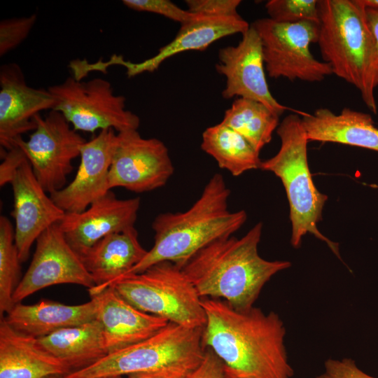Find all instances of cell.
Masks as SVG:
<instances>
[{"label":"cell","instance_id":"cell-1","mask_svg":"<svg viewBox=\"0 0 378 378\" xmlns=\"http://www.w3.org/2000/svg\"><path fill=\"white\" fill-rule=\"evenodd\" d=\"M202 345L222 361L225 378H291L286 328L274 312L237 310L223 300L202 298Z\"/></svg>","mask_w":378,"mask_h":378},{"label":"cell","instance_id":"cell-2","mask_svg":"<svg viewBox=\"0 0 378 378\" xmlns=\"http://www.w3.org/2000/svg\"><path fill=\"white\" fill-rule=\"evenodd\" d=\"M262 230L260 222L241 238L218 239L182 267L202 298L221 299L237 310L248 309L265 284L291 266L289 261L267 260L259 255Z\"/></svg>","mask_w":378,"mask_h":378},{"label":"cell","instance_id":"cell-3","mask_svg":"<svg viewBox=\"0 0 378 378\" xmlns=\"http://www.w3.org/2000/svg\"><path fill=\"white\" fill-rule=\"evenodd\" d=\"M230 195L223 176L215 174L188 210L158 215L152 223L153 247L127 274L142 272L161 262L182 268L211 242L232 235L244 224L247 214L244 210H229Z\"/></svg>","mask_w":378,"mask_h":378},{"label":"cell","instance_id":"cell-4","mask_svg":"<svg viewBox=\"0 0 378 378\" xmlns=\"http://www.w3.org/2000/svg\"><path fill=\"white\" fill-rule=\"evenodd\" d=\"M317 43L332 74L354 85L377 112L378 55L361 0H318Z\"/></svg>","mask_w":378,"mask_h":378},{"label":"cell","instance_id":"cell-5","mask_svg":"<svg viewBox=\"0 0 378 378\" xmlns=\"http://www.w3.org/2000/svg\"><path fill=\"white\" fill-rule=\"evenodd\" d=\"M203 328L169 322L151 337L107 354L95 363L65 375L101 378L148 373L164 378H186L204 360Z\"/></svg>","mask_w":378,"mask_h":378},{"label":"cell","instance_id":"cell-6","mask_svg":"<svg viewBox=\"0 0 378 378\" xmlns=\"http://www.w3.org/2000/svg\"><path fill=\"white\" fill-rule=\"evenodd\" d=\"M276 133L281 139L279 150L271 158L261 161L260 169L274 173L284 186L290 207L292 246L298 248L303 236L310 233L326 242L340 258L338 244L318 229L328 196L319 192L313 181L307 159L309 140L300 114L286 116Z\"/></svg>","mask_w":378,"mask_h":378},{"label":"cell","instance_id":"cell-7","mask_svg":"<svg viewBox=\"0 0 378 378\" xmlns=\"http://www.w3.org/2000/svg\"><path fill=\"white\" fill-rule=\"evenodd\" d=\"M108 286L144 312L187 328L205 325L202 298L182 268L171 262H161L142 272L126 274Z\"/></svg>","mask_w":378,"mask_h":378},{"label":"cell","instance_id":"cell-8","mask_svg":"<svg viewBox=\"0 0 378 378\" xmlns=\"http://www.w3.org/2000/svg\"><path fill=\"white\" fill-rule=\"evenodd\" d=\"M47 89L56 101L53 110L60 112L77 132L113 129L120 132L139 127V116L125 107V97L115 94L106 79L82 81L69 76Z\"/></svg>","mask_w":378,"mask_h":378},{"label":"cell","instance_id":"cell-9","mask_svg":"<svg viewBox=\"0 0 378 378\" xmlns=\"http://www.w3.org/2000/svg\"><path fill=\"white\" fill-rule=\"evenodd\" d=\"M251 25L260 37L270 77L314 83L332 74L330 65L316 59L310 51L311 43H317L319 24L281 23L268 18Z\"/></svg>","mask_w":378,"mask_h":378},{"label":"cell","instance_id":"cell-10","mask_svg":"<svg viewBox=\"0 0 378 378\" xmlns=\"http://www.w3.org/2000/svg\"><path fill=\"white\" fill-rule=\"evenodd\" d=\"M34 120L36 128L29 139H18L15 146L23 150L37 181L51 194L66 186L74 168L72 161L80 156L86 141L55 110L45 116L35 115Z\"/></svg>","mask_w":378,"mask_h":378},{"label":"cell","instance_id":"cell-11","mask_svg":"<svg viewBox=\"0 0 378 378\" xmlns=\"http://www.w3.org/2000/svg\"><path fill=\"white\" fill-rule=\"evenodd\" d=\"M174 166L164 144L156 138H144L137 130L117 133L109 170L111 190L122 187L140 193L164 186Z\"/></svg>","mask_w":378,"mask_h":378},{"label":"cell","instance_id":"cell-12","mask_svg":"<svg viewBox=\"0 0 378 378\" xmlns=\"http://www.w3.org/2000/svg\"><path fill=\"white\" fill-rule=\"evenodd\" d=\"M31 262L14 294L15 304L41 289L72 284L88 290L96 284L80 255L69 245L58 223L46 230L36 239Z\"/></svg>","mask_w":378,"mask_h":378},{"label":"cell","instance_id":"cell-13","mask_svg":"<svg viewBox=\"0 0 378 378\" xmlns=\"http://www.w3.org/2000/svg\"><path fill=\"white\" fill-rule=\"evenodd\" d=\"M216 69L226 78L223 98L237 97L258 102L279 117L286 111L304 113L280 104L272 96L265 77L262 43L251 25L237 46L220 49Z\"/></svg>","mask_w":378,"mask_h":378},{"label":"cell","instance_id":"cell-14","mask_svg":"<svg viewBox=\"0 0 378 378\" xmlns=\"http://www.w3.org/2000/svg\"><path fill=\"white\" fill-rule=\"evenodd\" d=\"M55 99L48 89L27 85L24 73L16 63L0 68V145L10 150L23 134L36 128L34 116L53 110Z\"/></svg>","mask_w":378,"mask_h":378},{"label":"cell","instance_id":"cell-15","mask_svg":"<svg viewBox=\"0 0 378 378\" xmlns=\"http://www.w3.org/2000/svg\"><path fill=\"white\" fill-rule=\"evenodd\" d=\"M117 139L113 129L99 131L80 149V162L73 181L50 194L65 213H79L109 192L108 175Z\"/></svg>","mask_w":378,"mask_h":378},{"label":"cell","instance_id":"cell-16","mask_svg":"<svg viewBox=\"0 0 378 378\" xmlns=\"http://www.w3.org/2000/svg\"><path fill=\"white\" fill-rule=\"evenodd\" d=\"M10 184L15 243L20 261L24 262L34 242L46 230L59 223L65 212L47 195L27 159L18 169Z\"/></svg>","mask_w":378,"mask_h":378},{"label":"cell","instance_id":"cell-17","mask_svg":"<svg viewBox=\"0 0 378 378\" xmlns=\"http://www.w3.org/2000/svg\"><path fill=\"white\" fill-rule=\"evenodd\" d=\"M250 24L240 15L214 17L200 15L195 20L181 24L169 43L160 48L153 57L134 63L125 60L121 55H113L108 61L101 59L93 64L94 71H105L109 66L120 65L126 69L128 77L144 72H153L169 57L189 50H204L215 41L235 34H244Z\"/></svg>","mask_w":378,"mask_h":378},{"label":"cell","instance_id":"cell-18","mask_svg":"<svg viewBox=\"0 0 378 378\" xmlns=\"http://www.w3.org/2000/svg\"><path fill=\"white\" fill-rule=\"evenodd\" d=\"M139 206V197L118 199L110 190L83 211L65 213L58 225L80 255L104 237L134 227Z\"/></svg>","mask_w":378,"mask_h":378},{"label":"cell","instance_id":"cell-19","mask_svg":"<svg viewBox=\"0 0 378 378\" xmlns=\"http://www.w3.org/2000/svg\"><path fill=\"white\" fill-rule=\"evenodd\" d=\"M91 297L97 302V319L102 328L108 354L151 337L169 323L138 309L112 286Z\"/></svg>","mask_w":378,"mask_h":378},{"label":"cell","instance_id":"cell-20","mask_svg":"<svg viewBox=\"0 0 378 378\" xmlns=\"http://www.w3.org/2000/svg\"><path fill=\"white\" fill-rule=\"evenodd\" d=\"M71 372L37 338L16 330L1 317L0 378H48Z\"/></svg>","mask_w":378,"mask_h":378},{"label":"cell","instance_id":"cell-21","mask_svg":"<svg viewBox=\"0 0 378 378\" xmlns=\"http://www.w3.org/2000/svg\"><path fill=\"white\" fill-rule=\"evenodd\" d=\"M147 252L139 242L137 230L132 227L104 237L80 253L82 262L96 284L88 290L90 295L127 274Z\"/></svg>","mask_w":378,"mask_h":378},{"label":"cell","instance_id":"cell-22","mask_svg":"<svg viewBox=\"0 0 378 378\" xmlns=\"http://www.w3.org/2000/svg\"><path fill=\"white\" fill-rule=\"evenodd\" d=\"M302 123L309 141L332 142L378 152V128L369 113L344 108L335 114L320 108L303 113Z\"/></svg>","mask_w":378,"mask_h":378},{"label":"cell","instance_id":"cell-23","mask_svg":"<svg viewBox=\"0 0 378 378\" xmlns=\"http://www.w3.org/2000/svg\"><path fill=\"white\" fill-rule=\"evenodd\" d=\"M97 302L95 298L83 304L67 305L42 300L34 304H15L3 316L16 330L40 338L58 330L80 325L97 319Z\"/></svg>","mask_w":378,"mask_h":378},{"label":"cell","instance_id":"cell-24","mask_svg":"<svg viewBox=\"0 0 378 378\" xmlns=\"http://www.w3.org/2000/svg\"><path fill=\"white\" fill-rule=\"evenodd\" d=\"M40 345L72 372L89 367L108 354L97 319L37 338Z\"/></svg>","mask_w":378,"mask_h":378},{"label":"cell","instance_id":"cell-25","mask_svg":"<svg viewBox=\"0 0 378 378\" xmlns=\"http://www.w3.org/2000/svg\"><path fill=\"white\" fill-rule=\"evenodd\" d=\"M201 148L217 162L220 168L227 170L232 176L260 168V153L222 122L204 131Z\"/></svg>","mask_w":378,"mask_h":378},{"label":"cell","instance_id":"cell-26","mask_svg":"<svg viewBox=\"0 0 378 378\" xmlns=\"http://www.w3.org/2000/svg\"><path fill=\"white\" fill-rule=\"evenodd\" d=\"M221 122L241 134L260 153L270 142L279 125V116L258 102L237 98L225 111Z\"/></svg>","mask_w":378,"mask_h":378},{"label":"cell","instance_id":"cell-27","mask_svg":"<svg viewBox=\"0 0 378 378\" xmlns=\"http://www.w3.org/2000/svg\"><path fill=\"white\" fill-rule=\"evenodd\" d=\"M20 262L15 243L14 228L4 216L0 217V315L15 305L14 292L20 283Z\"/></svg>","mask_w":378,"mask_h":378},{"label":"cell","instance_id":"cell-28","mask_svg":"<svg viewBox=\"0 0 378 378\" xmlns=\"http://www.w3.org/2000/svg\"><path fill=\"white\" fill-rule=\"evenodd\" d=\"M318 4V0H270L265 8L269 18L278 22L319 24Z\"/></svg>","mask_w":378,"mask_h":378},{"label":"cell","instance_id":"cell-29","mask_svg":"<svg viewBox=\"0 0 378 378\" xmlns=\"http://www.w3.org/2000/svg\"><path fill=\"white\" fill-rule=\"evenodd\" d=\"M37 20L36 14L28 17L2 20L0 22V56L17 48L28 36Z\"/></svg>","mask_w":378,"mask_h":378},{"label":"cell","instance_id":"cell-30","mask_svg":"<svg viewBox=\"0 0 378 378\" xmlns=\"http://www.w3.org/2000/svg\"><path fill=\"white\" fill-rule=\"evenodd\" d=\"M127 8L162 15L181 24L195 20L200 14L184 10L169 0H123Z\"/></svg>","mask_w":378,"mask_h":378},{"label":"cell","instance_id":"cell-31","mask_svg":"<svg viewBox=\"0 0 378 378\" xmlns=\"http://www.w3.org/2000/svg\"><path fill=\"white\" fill-rule=\"evenodd\" d=\"M188 10L206 16H239L237 8L240 0H186Z\"/></svg>","mask_w":378,"mask_h":378},{"label":"cell","instance_id":"cell-32","mask_svg":"<svg viewBox=\"0 0 378 378\" xmlns=\"http://www.w3.org/2000/svg\"><path fill=\"white\" fill-rule=\"evenodd\" d=\"M325 370L316 378H378L361 370L355 361L349 358L342 360L329 358L324 364Z\"/></svg>","mask_w":378,"mask_h":378},{"label":"cell","instance_id":"cell-33","mask_svg":"<svg viewBox=\"0 0 378 378\" xmlns=\"http://www.w3.org/2000/svg\"><path fill=\"white\" fill-rule=\"evenodd\" d=\"M3 151L1 158L3 161L0 165V186L2 187L6 183H10L18 169L22 163L27 159L23 150L18 146H15L10 150Z\"/></svg>","mask_w":378,"mask_h":378},{"label":"cell","instance_id":"cell-34","mask_svg":"<svg viewBox=\"0 0 378 378\" xmlns=\"http://www.w3.org/2000/svg\"><path fill=\"white\" fill-rule=\"evenodd\" d=\"M186 378H225L223 363L211 349L206 348L201 364Z\"/></svg>","mask_w":378,"mask_h":378},{"label":"cell","instance_id":"cell-35","mask_svg":"<svg viewBox=\"0 0 378 378\" xmlns=\"http://www.w3.org/2000/svg\"><path fill=\"white\" fill-rule=\"evenodd\" d=\"M368 27L372 35L378 55V10L365 8Z\"/></svg>","mask_w":378,"mask_h":378},{"label":"cell","instance_id":"cell-36","mask_svg":"<svg viewBox=\"0 0 378 378\" xmlns=\"http://www.w3.org/2000/svg\"><path fill=\"white\" fill-rule=\"evenodd\" d=\"M127 377L128 378H164L157 374H148V373L133 374L128 375Z\"/></svg>","mask_w":378,"mask_h":378},{"label":"cell","instance_id":"cell-37","mask_svg":"<svg viewBox=\"0 0 378 378\" xmlns=\"http://www.w3.org/2000/svg\"><path fill=\"white\" fill-rule=\"evenodd\" d=\"M365 8L378 10V0H361Z\"/></svg>","mask_w":378,"mask_h":378},{"label":"cell","instance_id":"cell-38","mask_svg":"<svg viewBox=\"0 0 378 378\" xmlns=\"http://www.w3.org/2000/svg\"><path fill=\"white\" fill-rule=\"evenodd\" d=\"M101 378H125L122 376H113V377H105ZM126 378H128L127 377Z\"/></svg>","mask_w":378,"mask_h":378},{"label":"cell","instance_id":"cell-39","mask_svg":"<svg viewBox=\"0 0 378 378\" xmlns=\"http://www.w3.org/2000/svg\"><path fill=\"white\" fill-rule=\"evenodd\" d=\"M48 378H66V376H55V377H50Z\"/></svg>","mask_w":378,"mask_h":378}]
</instances>
